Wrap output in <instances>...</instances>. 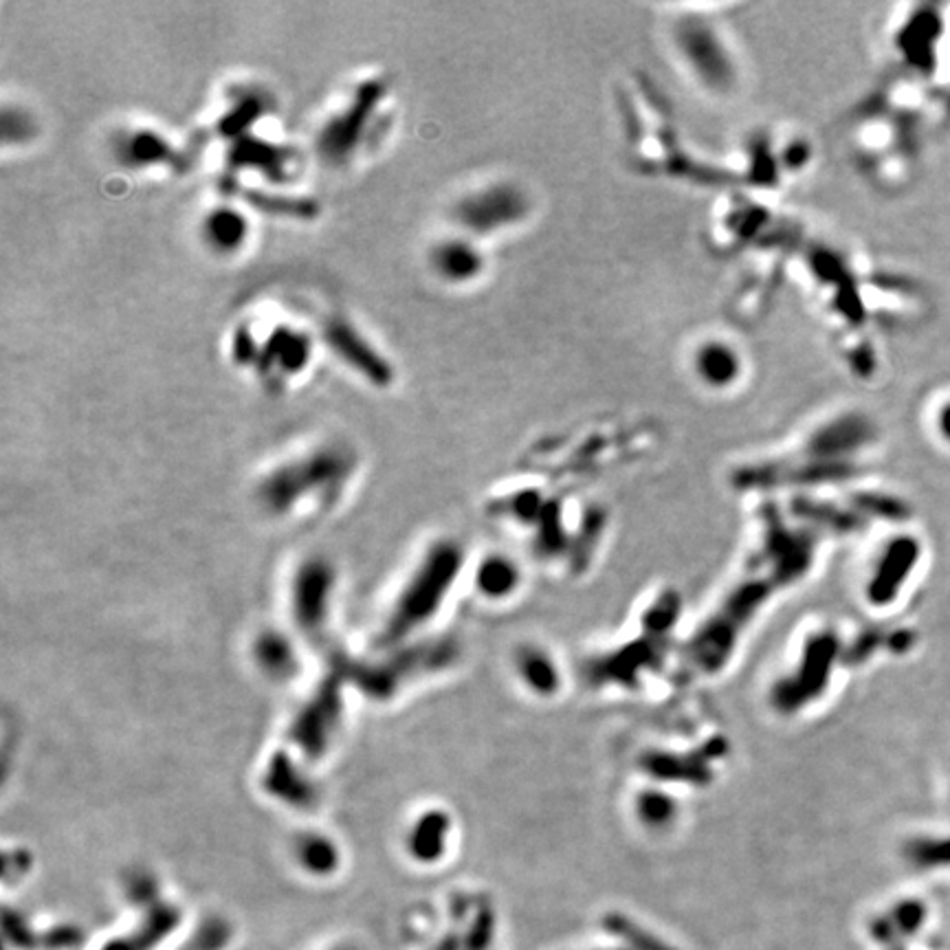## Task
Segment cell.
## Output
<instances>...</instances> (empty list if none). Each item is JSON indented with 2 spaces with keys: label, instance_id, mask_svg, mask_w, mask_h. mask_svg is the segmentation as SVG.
<instances>
[{
  "label": "cell",
  "instance_id": "cell-3",
  "mask_svg": "<svg viewBox=\"0 0 950 950\" xmlns=\"http://www.w3.org/2000/svg\"><path fill=\"white\" fill-rule=\"evenodd\" d=\"M436 264L449 278H467L475 269H478V256L467 245H458V242H447L436 253Z\"/></svg>",
  "mask_w": 950,
  "mask_h": 950
},
{
  "label": "cell",
  "instance_id": "cell-1",
  "mask_svg": "<svg viewBox=\"0 0 950 950\" xmlns=\"http://www.w3.org/2000/svg\"><path fill=\"white\" fill-rule=\"evenodd\" d=\"M915 559H918V544L911 539H900L891 544L885 561H882L880 572L874 585L876 601H889L904 579L909 577Z\"/></svg>",
  "mask_w": 950,
  "mask_h": 950
},
{
  "label": "cell",
  "instance_id": "cell-4",
  "mask_svg": "<svg viewBox=\"0 0 950 950\" xmlns=\"http://www.w3.org/2000/svg\"><path fill=\"white\" fill-rule=\"evenodd\" d=\"M913 858L922 865H950V838L942 841H922L913 847Z\"/></svg>",
  "mask_w": 950,
  "mask_h": 950
},
{
  "label": "cell",
  "instance_id": "cell-5",
  "mask_svg": "<svg viewBox=\"0 0 950 950\" xmlns=\"http://www.w3.org/2000/svg\"><path fill=\"white\" fill-rule=\"evenodd\" d=\"M937 425H940L942 436L950 443V403L944 405V410L940 412V418H937Z\"/></svg>",
  "mask_w": 950,
  "mask_h": 950
},
{
  "label": "cell",
  "instance_id": "cell-2",
  "mask_svg": "<svg viewBox=\"0 0 950 950\" xmlns=\"http://www.w3.org/2000/svg\"><path fill=\"white\" fill-rule=\"evenodd\" d=\"M742 363H739L737 350L724 341H706L695 355V372L709 385H728L737 379Z\"/></svg>",
  "mask_w": 950,
  "mask_h": 950
}]
</instances>
